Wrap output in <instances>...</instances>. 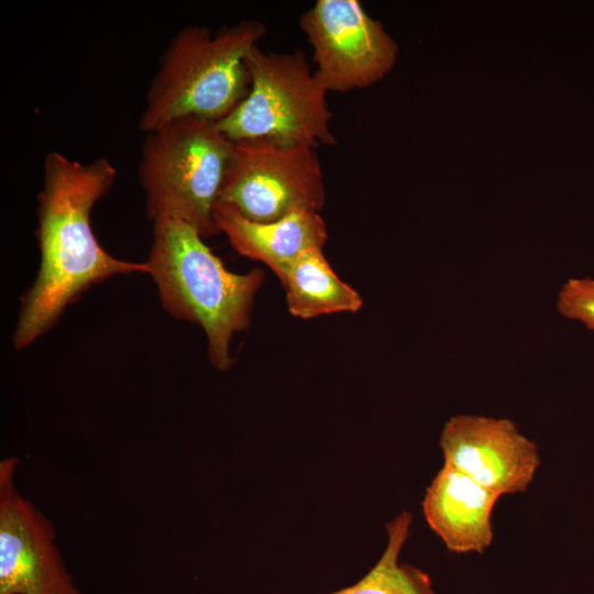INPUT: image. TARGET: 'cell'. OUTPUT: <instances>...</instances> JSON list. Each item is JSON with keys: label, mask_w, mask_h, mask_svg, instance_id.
I'll list each match as a JSON object with an SVG mask.
<instances>
[{"label": "cell", "mask_w": 594, "mask_h": 594, "mask_svg": "<svg viewBox=\"0 0 594 594\" xmlns=\"http://www.w3.org/2000/svg\"><path fill=\"white\" fill-rule=\"evenodd\" d=\"M250 87L244 99L217 122L232 142L268 140L286 145H334L328 91L302 52H264L245 58Z\"/></svg>", "instance_id": "5b68a950"}, {"label": "cell", "mask_w": 594, "mask_h": 594, "mask_svg": "<svg viewBox=\"0 0 594 594\" xmlns=\"http://www.w3.org/2000/svg\"><path fill=\"white\" fill-rule=\"evenodd\" d=\"M299 24L312 47L315 75L328 92L366 88L396 62V42L359 0H318Z\"/></svg>", "instance_id": "52a82bcc"}, {"label": "cell", "mask_w": 594, "mask_h": 594, "mask_svg": "<svg viewBox=\"0 0 594 594\" xmlns=\"http://www.w3.org/2000/svg\"><path fill=\"white\" fill-rule=\"evenodd\" d=\"M556 307L562 317L594 332V278H569L558 293Z\"/></svg>", "instance_id": "5bb4252c"}, {"label": "cell", "mask_w": 594, "mask_h": 594, "mask_svg": "<svg viewBox=\"0 0 594 594\" xmlns=\"http://www.w3.org/2000/svg\"><path fill=\"white\" fill-rule=\"evenodd\" d=\"M20 461L0 462V594H80L52 521L16 488Z\"/></svg>", "instance_id": "ba28073f"}, {"label": "cell", "mask_w": 594, "mask_h": 594, "mask_svg": "<svg viewBox=\"0 0 594 594\" xmlns=\"http://www.w3.org/2000/svg\"><path fill=\"white\" fill-rule=\"evenodd\" d=\"M258 21H241L212 33L187 25L165 48L140 118L146 134L173 121L199 118L219 122L250 87L245 58L265 35Z\"/></svg>", "instance_id": "3957f363"}, {"label": "cell", "mask_w": 594, "mask_h": 594, "mask_svg": "<svg viewBox=\"0 0 594 594\" xmlns=\"http://www.w3.org/2000/svg\"><path fill=\"white\" fill-rule=\"evenodd\" d=\"M292 315L310 319L336 312H355L362 307L356 290L341 280L321 248L301 254L280 279Z\"/></svg>", "instance_id": "7c38bea8"}, {"label": "cell", "mask_w": 594, "mask_h": 594, "mask_svg": "<svg viewBox=\"0 0 594 594\" xmlns=\"http://www.w3.org/2000/svg\"><path fill=\"white\" fill-rule=\"evenodd\" d=\"M411 522L406 510L393 518L386 525L387 544L376 564L355 584L329 594H435L429 574L399 562Z\"/></svg>", "instance_id": "4fadbf2b"}, {"label": "cell", "mask_w": 594, "mask_h": 594, "mask_svg": "<svg viewBox=\"0 0 594 594\" xmlns=\"http://www.w3.org/2000/svg\"><path fill=\"white\" fill-rule=\"evenodd\" d=\"M116 167L103 157L88 163L46 154L37 197L40 267L21 298L13 345L24 349L52 329L88 288L116 276L148 273L147 263L119 260L97 241L92 207L111 189Z\"/></svg>", "instance_id": "6da1fadb"}, {"label": "cell", "mask_w": 594, "mask_h": 594, "mask_svg": "<svg viewBox=\"0 0 594 594\" xmlns=\"http://www.w3.org/2000/svg\"><path fill=\"white\" fill-rule=\"evenodd\" d=\"M219 202L255 222L299 210L319 212L326 187L316 148L268 140L233 142Z\"/></svg>", "instance_id": "8992f818"}, {"label": "cell", "mask_w": 594, "mask_h": 594, "mask_svg": "<svg viewBox=\"0 0 594 594\" xmlns=\"http://www.w3.org/2000/svg\"><path fill=\"white\" fill-rule=\"evenodd\" d=\"M146 263L164 309L177 319L200 326L210 363L217 370H228L233 364L231 340L250 326L263 272L228 271L193 227L172 218L153 221Z\"/></svg>", "instance_id": "7a4b0ae2"}, {"label": "cell", "mask_w": 594, "mask_h": 594, "mask_svg": "<svg viewBox=\"0 0 594 594\" xmlns=\"http://www.w3.org/2000/svg\"><path fill=\"white\" fill-rule=\"evenodd\" d=\"M233 142L217 122L199 118L173 121L146 133L139 164L147 217L180 220L202 238L219 233L215 210Z\"/></svg>", "instance_id": "277c9868"}, {"label": "cell", "mask_w": 594, "mask_h": 594, "mask_svg": "<svg viewBox=\"0 0 594 594\" xmlns=\"http://www.w3.org/2000/svg\"><path fill=\"white\" fill-rule=\"evenodd\" d=\"M215 223L238 253L264 263L279 280L301 254L322 249L328 238L326 222L312 210L295 211L271 222H255L231 206L218 202Z\"/></svg>", "instance_id": "8fae6325"}, {"label": "cell", "mask_w": 594, "mask_h": 594, "mask_svg": "<svg viewBox=\"0 0 594 594\" xmlns=\"http://www.w3.org/2000/svg\"><path fill=\"white\" fill-rule=\"evenodd\" d=\"M439 444L444 464L498 496L524 493L541 462L537 443L507 418L455 415Z\"/></svg>", "instance_id": "9c48e42d"}, {"label": "cell", "mask_w": 594, "mask_h": 594, "mask_svg": "<svg viewBox=\"0 0 594 594\" xmlns=\"http://www.w3.org/2000/svg\"><path fill=\"white\" fill-rule=\"evenodd\" d=\"M499 497L443 464L427 488L422 510L450 551L482 553L493 542L492 514Z\"/></svg>", "instance_id": "30bf717a"}]
</instances>
